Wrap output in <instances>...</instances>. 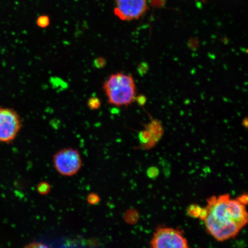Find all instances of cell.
<instances>
[{
  "mask_svg": "<svg viewBox=\"0 0 248 248\" xmlns=\"http://www.w3.org/2000/svg\"><path fill=\"white\" fill-rule=\"evenodd\" d=\"M51 186L48 183L42 182L37 186V191L38 193L42 195H46L49 193L51 191Z\"/></svg>",
  "mask_w": 248,
  "mask_h": 248,
  "instance_id": "7",
  "label": "cell"
},
{
  "mask_svg": "<svg viewBox=\"0 0 248 248\" xmlns=\"http://www.w3.org/2000/svg\"><path fill=\"white\" fill-rule=\"evenodd\" d=\"M202 209L200 206L197 204H192L188 207L187 213L189 216L193 217V218H199Z\"/></svg>",
  "mask_w": 248,
  "mask_h": 248,
  "instance_id": "8",
  "label": "cell"
},
{
  "mask_svg": "<svg viewBox=\"0 0 248 248\" xmlns=\"http://www.w3.org/2000/svg\"><path fill=\"white\" fill-rule=\"evenodd\" d=\"M87 201L89 203L94 205V204H97L100 202V198L97 194L91 193L88 195Z\"/></svg>",
  "mask_w": 248,
  "mask_h": 248,
  "instance_id": "11",
  "label": "cell"
},
{
  "mask_svg": "<svg viewBox=\"0 0 248 248\" xmlns=\"http://www.w3.org/2000/svg\"><path fill=\"white\" fill-rule=\"evenodd\" d=\"M167 0H150L151 5L155 8H161L165 5Z\"/></svg>",
  "mask_w": 248,
  "mask_h": 248,
  "instance_id": "12",
  "label": "cell"
},
{
  "mask_svg": "<svg viewBox=\"0 0 248 248\" xmlns=\"http://www.w3.org/2000/svg\"><path fill=\"white\" fill-rule=\"evenodd\" d=\"M148 0H116L114 13L121 20H138L148 9Z\"/></svg>",
  "mask_w": 248,
  "mask_h": 248,
  "instance_id": "6",
  "label": "cell"
},
{
  "mask_svg": "<svg viewBox=\"0 0 248 248\" xmlns=\"http://www.w3.org/2000/svg\"><path fill=\"white\" fill-rule=\"evenodd\" d=\"M150 245L153 248L189 247L182 231L163 226L157 228Z\"/></svg>",
  "mask_w": 248,
  "mask_h": 248,
  "instance_id": "5",
  "label": "cell"
},
{
  "mask_svg": "<svg viewBox=\"0 0 248 248\" xmlns=\"http://www.w3.org/2000/svg\"><path fill=\"white\" fill-rule=\"evenodd\" d=\"M108 103L116 107H128L136 99V85L129 74L116 73L105 80L103 85Z\"/></svg>",
  "mask_w": 248,
  "mask_h": 248,
  "instance_id": "2",
  "label": "cell"
},
{
  "mask_svg": "<svg viewBox=\"0 0 248 248\" xmlns=\"http://www.w3.org/2000/svg\"><path fill=\"white\" fill-rule=\"evenodd\" d=\"M36 23L38 27L45 29V28L49 26V23H50V20H49L47 16L42 15L38 18Z\"/></svg>",
  "mask_w": 248,
  "mask_h": 248,
  "instance_id": "9",
  "label": "cell"
},
{
  "mask_svg": "<svg viewBox=\"0 0 248 248\" xmlns=\"http://www.w3.org/2000/svg\"><path fill=\"white\" fill-rule=\"evenodd\" d=\"M53 163L55 170L60 174L70 177L76 175L81 169V155L77 149L63 148L54 155Z\"/></svg>",
  "mask_w": 248,
  "mask_h": 248,
  "instance_id": "3",
  "label": "cell"
},
{
  "mask_svg": "<svg viewBox=\"0 0 248 248\" xmlns=\"http://www.w3.org/2000/svg\"><path fill=\"white\" fill-rule=\"evenodd\" d=\"M248 194H244L241 195L239 197H238L237 200L239 201L240 203L246 206L248 203Z\"/></svg>",
  "mask_w": 248,
  "mask_h": 248,
  "instance_id": "13",
  "label": "cell"
},
{
  "mask_svg": "<svg viewBox=\"0 0 248 248\" xmlns=\"http://www.w3.org/2000/svg\"><path fill=\"white\" fill-rule=\"evenodd\" d=\"M88 106L92 110L98 109L101 106V102L98 98L92 97L88 101Z\"/></svg>",
  "mask_w": 248,
  "mask_h": 248,
  "instance_id": "10",
  "label": "cell"
},
{
  "mask_svg": "<svg viewBox=\"0 0 248 248\" xmlns=\"http://www.w3.org/2000/svg\"><path fill=\"white\" fill-rule=\"evenodd\" d=\"M22 121L13 108L0 107V143L9 144L16 138Z\"/></svg>",
  "mask_w": 248,
  "mask_h": 248,
  "instance_id": "4",
  "label": "cell"
},
{
  "mask_svg": "<svg viewBox=\"0 0 248 248\" xmlns=\"http://www.w3.org/2000/svg\"><path fill=\"white\" fill-rule=\"evenodd\" d=\"M207 215L203 220L209 233L217 241L234 238L248 223L246 205L229 194L207 200Z\"/></svg>",
  "mask_w": 248,
  "mask_h": 248,
  "instance_id": "1",
  "label": "cell"
}]
</instances>
